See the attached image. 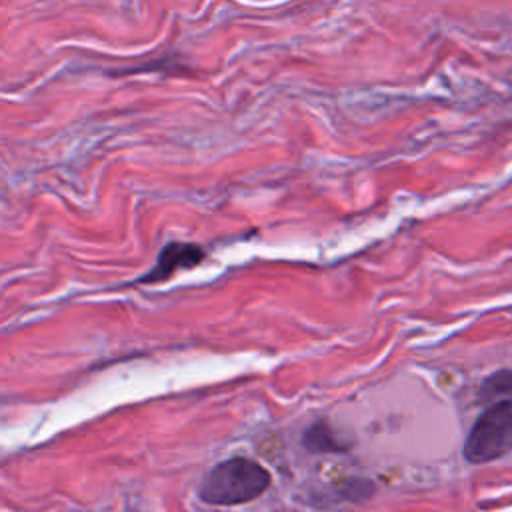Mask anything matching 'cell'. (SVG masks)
<instances>
[{
    "mask_svg": "<svg viewBox=\"0 0 512 512\" xmlns=\"http://www.w3.org/2000/svg\"><path fill=\"white\" fill-rule=\"evenodd\" d=\"M270 484L264 466L250 458H230L216 464L200 482L198 494L214 506H234L256 500Z\"/></svg>",
    "mask_w": 512,
    "mask_h": 512,
    "instance_id": "6da1fadb",
    "label": "cell"
},
{
    "mask_svg": "<svg viewBox=\"0 0 512 512\" xmlns=\"http://www.w3.org/2000/svg\"><path fill=\"white\" fill-rule=\"evenodd\" d=\"M512 450V400L504 398L488 406L472 424L464 458L472 464L492 462Z\"/></svg>",
    "mask_w": 512,
    "mask_h": 512,
    "instance_id": "7a4b0ae2",
    "label": "cell"
},
{
    "mask_svg": "<svg viewBox=\"0 0 512 512\" xmlns=\"http://www.w3.org/2000/svg\"><path fill=\"white\" fill-rule=\"evenodd\" d=\"M204 258V250L196 244H188V242H170L162 248V252L158 254L156 264L150 268V272H146L142 278H138V282H164L168 280L176 270L180 268H192L196 266L200 260Z\"/></svg>",
    "mask_w": 512,
    "mask_h": 512,
    "instance_id": "3957f363",
    "label": "cell"
},
{
    "mask_svg": "<svg viewBox=\"0 0 512 512\" xmlns=\"http://www.w3.org/2000/svg\"><path fill=\"white\" fill-rule=\"evenodd\" d=\"M302 442L308 450L312 452H342L346 450V444H342L336 436V432L326 424V422H316L312 424L304 436H302Z\"/></svg>",
    "mask_w": 512,
    "mask_h": 512,
    "instance_id": "277c9868",
    "label": "cell"
},
{
    "mask_svg": "<svg viewBox=\"0 0 512 512\" xmlns=\"http://www.w3.org/2000/svg\"><path fill=\"white\" fill-rule=\"evenodd\" d=\"M512 394V370H496L492 372L478 390V396L482 402H494V400H504V396Z\"/></svg>",
    "mask_w": 512,
    "mask_h": 512,
    "instance_id": "5b68a950",
    "label": "cell"
}]
</instances>
